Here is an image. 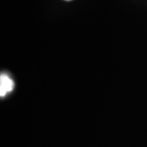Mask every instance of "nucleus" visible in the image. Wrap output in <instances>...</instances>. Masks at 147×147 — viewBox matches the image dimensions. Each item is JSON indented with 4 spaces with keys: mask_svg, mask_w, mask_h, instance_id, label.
Returning a JSON list of instances; mask_svg holds the SVG:
<instances>
[{
    "mask_svg": "<svg viewBox=\"0 0 147 147\" xmlns=\"http://www.w3.org/2000/svg\"><path fill=\"white\" fill-rule=\"evenodd\" d=\"M13 89V81L6 74H1L0 76V96H4L9 92Z\"/></svg>",
    "mask_w": 147,
    "mask_h": 147,
    "instance_id": "nucleus-1",
    "label": "nucleus"
},
{
    "mask_svg": "<svg viewBox=\"0 0 147 147\" xmlns=\"http://www.w3.org/2000/svg\"><path fill=\"white\" fill-rule=\"evenodd\" d=\"M66 1H70V0H66Z\"/></svg>",
    "mask_w": 147,
    "mask_h": 147,
    "instance_id": "nucleus-2",
    "label": "nucleus"
}]
</instances>
